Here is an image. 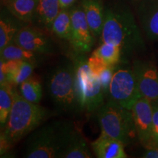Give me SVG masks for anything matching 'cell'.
I'll return each instance as SVG.
<instances>
[{
	"mask_svg": "<svg viewBox=\"0 0 158 158\" xmlns=\"http://www.w3.org/2000/svg\"><path fill=\"white\" fill-rule=\"evenodd\" d=\"M82 8L91 31L95 38H100L103 27L106 8L102 0H82Z\"/></svg>",
	"mask_w": 158,
	"mask_h": 158,
	"instance_id": "5bb4252c",
	"label": "cell"
},
{
	"mask_svg": "<svg viewBox=\"0 0 158 158\" xmlns=\"http://www.w3.org/2000/svg\"><path fill=\"white\" fill-rule=\"evenodd\" d=\"M92 157L88 144L81 134L74 130L62 158H91Z\"/></svg>",
	"mask_w": 158,
	"mask_h": 158,
	"instance_id": "ac0fdd59",
	"label": "cell"
},
{
	"mask_svg": "<svg viewBox=\"0 0 158 158\" xmlns=\"http://www.w3.org/2000/svg\"><path fill=\"white\" fill-rule=\"evenodd\" d=\"M131 111L137 138L144 147H149L151 144L153 118L152 101L141 96L134 103Z\"/></svg>",
	"mask_w": 158,
	"mask_h": 158,
	"instance_id": "9c48e42d",
	"label": "cell"
},
{
	"mask_svg": "<svg viewBox=\"0 0 158 158\" xmlns=\"http://www.w3.org/2000/svg\"><path fill=\"white\" fill-rule=\"evenodd\" d=\"M47 87L51 100L59 109L69 112L80 108L76 94L73 64L64 63L54 68L48 77Z\"/></svg>",
	"mask_w": 158,
	"mask_h": 158,
	"instance_id": "5b68a950",
	"label": "cell"
},
{
	"mask_svg": "<svg viewBox=\"0 0 158 158\" xmlns=\"http://www.w3.org/2000/svg\"><path fill=\"white\" fill-rule=\"evenodd\" d=\"M140 23L147 37L158 40V0H143L138 8Z\"/></svg>",
	"mask_w": 158,
	"mask_h": 158,
	"instance_id": "7c38bea8",
	"label": "cell"
},
{
	"mask_svg": "<svg viewBox=\"0 0 158 158\" xmlns=\"http://www.w3.org/2000/svg\"><path fill=\"white\" fill-rule=\"evenodd\" d=\"M116 66H112L110 65L108 68H106L105 70L102 71L101 73L99 76V79H100V83H101V86L105 94V96L108 95V92H109L110 84L111 81L112 77H113L114 70H115Z\"/></svg>",
	"mask_w": 158,
	"mask_h": 158,
	"instance_id": "484cf974",
	"label": "cell"
},
{
	"mask_svg": "<svg viewBox=\"0 0 158 158\" xmlns=\"http://www.w3.org/2000/svg\"><path fill=\"white\" fill-rule=\"evenodd\" d=\"M98 110L101 133L122 141L124 145L137 137L131 110L110 100Z\"/></svg>",
	"mask_w": 158,
	"mask_h": 158,
	"instance_id": "277c9868",
	"label": "cell"
},
{
	"mask_svg": "<svg viewBox=\"0 0 158 158\" xmlns=\"http://www.w3.org/2000/svg\"><path fill=\"white\" fill-rule=\"evenodd\" d=\"M60 10L59 0H38L33 21L40 28L51 31L53 22Z\"/></svg>",
	"mask_w": 158,
	"mask_h": 158,
	"instance_id": "9a60e30c",
	"label": "cell"
},
{
	"mask_svg": "<svg viewBox=\"0 0 158 158\" xmlns=\"http://www.w3.org/2000/svg\"><path fill=\"white\" fill-rule=\"evenodd\" d=\"M152 103L153 106V118L151 144L149 147H158V100L152 102Z\"/></svg>",
	"mask_w": 158,
	"mask_h": 158,
	"instance_id": "4316f807",
	"label": "cell"
},
{
	"mask_svg": "<svg viewBox=\"0 0 158 158\" xmlns=\"http://www.w3.org/2000/svg\"><path fill=\"white\" fill-rule=\"evenodd\" d=\"M94 155L98 158H126L124 144L116 138L101 133L91 143Z\"/></svg>",
	"mask_w": 158,
	"mask_h": 158,
	"instance_id": "4fadbf2b",
	"label": "cell"
},
{
	"mask_svg": "<svg viewBox=\"0 0 158 158\" xmlns=\"http://www.w3.org/2000/svg\"><path fill=\"white\" fill-rule=\"evenodd\" d=\"M53 114L46 108L23 98L13 90V104L1 133V152L30 134Z\"/></svg>",
	"mask_w": 158,
	"mask_h": 158,
	"instance_id": "7a4b0ae2",
	"label": "cell"
},
{
	"mask_svg": "<svg viewBox=\"0 0 158 158\" xmlns=\"http://www.w3.org/2000/svg\"><path fill=\"white\" fill-rule=\"evenodd\" d=\"M101 43L118 46L122 56L144 49V42L129 8L121 5L106 7Z\"/></svg>",
	"mask_w": 158,
	"mask_h": 158,
	"instance_id": "6da1fadb",
	"label": "cell"
},
{
	"mask_svg": "<svg viewBox=\"0 0 158 158\" xmlns=\"http://www.w3.org/2000/svg\"><path fill=\"white\" fill-rule=\"evenodd\" d=\"M24 23L19 21L5 7L2 9L0 15V50L13 42L15 35Z\"/></svg>",
	"mask_w": 158,
	"mask_h": 158,
	"instance_id": "2e32d148",
	"label": "cell"
},
{
	"mask_svg": "<svg viewBox=\"0 0 158 158\" xmlns=\"http://www.w3.org/2000/svg\"><path fill=\"white\" fill-rule=\"evenodd\" d=\"M75 128L70 122L54 121L32 131L26 142L23 157L62 158Z\"/></svg>",
	"mask_w": 158,
	"mask_h": 158,
	"instance_id": "3957f363",
	"label": "cell"
},
{
	"mask_svg": "<svg viewBox=\"0 0 158 158\" xmlns=\"http://www.w3.org/2000/svg\"><path fill=\"white\" fill-rule=\"evenodd\" d=\"M93 53L103 59L108 65L112 66L119 64L122 57V50L119 47L106 43H102Z\"/></svg>",
	"mask_w": 158,
	"mask_h": 158,
	"instance_id": "603a6c76",
	"label": "cell"
},
{
	"mask_svg": "<svg viewBox=\"0 0 158 158\" xmlns=\"http://www.w3.org/2000/svg\"><path fill=\"white\" fill-rule=\"evenodd\" d=\"M70 15L72 21L70 45L78 54L90 52L96 38L91 31L81 5L70 8Z\"/></svg>",
	"mask_w": 158,
	"mask_h": 158,
	"instance_id": "ba28073f",
	"label": "cell"
},
{
	"mask_svg": "<svg viewBox=\"0 0 158 158\" xmlns=\"http://www.w3.org/2000/svg\"><path fill=\"white\" fill-rule=\"evenodd\" d=\"M142 157L144 158H158V147L146 148Z\"/></svg>",
	"mask_w": 158,
	"mask_h": 158,
	"instance_id": "83f0119b",
	"label": "cell"
},
{
	"mask_svg": "<svg viewBox=\"0 0 158 158\" xmlns=\"http://www.w3.org/2000/svg\"><path fill=\"white\" fill-rule=\"evenodd\" d=\"M109 100L131 110L141 93L133 68L116 65L110 84Z\"/></svg>",
	"mask_w": 158,
	"mask_h": 158,
	"instance_id": "52a82bcc",
	"label": "cell"
},
{
	"mask_svg": "<svg viewBox=\"0 0 158 158\" xmlns=\"http://www.w3.org/2000/svg\"><path fill=\"white\" fill-rule=\"evenodd\" d=\"M19 92L23 98L28 101L39 104L43 96L40 81L38 78L31 75L29 78L20 84Z\"/></svg>",
	"mask_w": 158,
	"mask_h": 158,
	"instance_id": "44dd1931",
	"label": "cell"
},
{
	"mask_svg": "<svg viewBox=\"0 0 158 158\" xmlns=\"http://www.w3.org/2000/svg\"><path fill=\"white\" fill-rule=\"evenodd\" d=\"M5 7L12 15L27 23L33 21L38 0H3Z\"/></svg>",
	"mask_w": 158,
	"mask_h": 158,
	"instance_id": "e0dca14e",
	"label": "cell"
},
{
	"mask_svg": "<svg viewBox=\"0 0 158 158\" xmlns=\"http://www.w3.org/2000/svg\"><path fill=\"white\" fill-rule=\"evenodd\" d=\"M73 65L79 106L89 112H93L98 110L104 101L105 94L100 79L91 72L88 59L83 54L77 53Z\"/></svg>",
	"mask_w": 158,
	"mask_h": 158,
	"instance_id": "8992f818",
	"label": "cell"
},
{
	"mask_svg": "<svg viewBox=\"0 0 158 158\" xmlns=\"http://www.w3.org/2000/svg\"><path fill=\"white\" fill-rule=\"evenodd\" d=\"M77 0H59L61 9H70L74 5Z\"/></svg>",
	"mask_w": 158,
	"mask_h": 158,
	"instance_id": "f1b7e54d",
	"label": "cell"
},
{
	"mask_svg": "<svg viewBox=\"0 0 158 158\" xmlns=\"http://www.w3.org/2000/svg\"><path fill=\"white\" fill-rule=\"evenodd\" d=\"M37 54L26 50L13 42L10 43L0 50V59L2 60H22L37 62Z\"/></svg>",
	"mask_w": 158,
	"mask_h": 158,
	"instance_id": "ffe728a7",
	"label": "cell"
},
{
	"mask_svg": "<svg viewBox=\"0 0 158 158\" xmlns=\"http://www.w3.org/2000/svg\"><path fill=\"white\" fill-rule=\"evenodd\" d=\"M13 85L8 84L0 86V125L5 127L13 104Z\"/></svg>",
	"mask_w": 158,
	"mask_h": 158,
	"instance_id": "7402d4cb",
	"label": "cell"
},
{
	"mask_svg": "<svg viewBox=\"0 0 158 158\" xmlns=\"http://www.w3.org/2000/svg\"><path fill=\"white\" fill-rule=\"evenodd\" d=\"M36 67V63L29 61H21V64L14 72L7 76L9 84L20 85L32 75L33 70Z\"/></svg>",
	"mask_w": 158,
	"mask_h": 158,
	"instance_id": "cb8c5ba5",
	"label": "cell"
},
{
	"mask_svg": "<svg viewBox=\"0 0 158 158\" xmlns=\"http://www.w3.org/2000/svg\"><path fill=\"white\" fill-rule=\"evenodd\" d=\"M133 69L140 93L150 101L158 100V70L149 61L135 60Z\"/></svg>",
	"mask_w": 158,
	"mask_h": 158,
	"instance_id": "30bf717a",
	"label": "cell"
},
{
	"mask_svg": "<svg viewBox=\"0 0 158 158\" xmlns=\"http://www.w3.org/2000/svg\"><path fill=\"white\" fill-rule=\"evenodd\" d=\"M13 41L26 50L37 54H50L53 51L51 39L39 29L29 26L21 27Z\"/></svg>",
	"mask_w": 158,
	"mask_h": 158,
	"instance_id": "8fae6325",
	"label": "cell"
},
{
	"mask_svg": "<svg viewBox=\"0 0 158 158\" xmlns=\"http://www.w3.org/2000/svg\"><path fill=\"white\" fill-rule=\"evenodd\" d=\"M51 31L59 38L70 42L72 40V21L70 8L61 9L53 22Z\"/></svg>",
	"mask_w": 158,
	"mask_h": 158,
	"instance_id": "d6986e66",
	"label": "cell"
},
{
	"mask_svg": "<svg viewBox=\"0 0 158 158\" xmlns=\"http://www.w3.org/2000/svg\"><path fill=\"white\" fill-rule=\"evenodd\" d=\"M88 64L91 72L94 76L98 77L100 76V74L105 69L110 66V65H108L104 62L103 59L100 58V56L94 54V53H92V56L88 59Z\"/></svg>",
	"mask_w": 158,
	"mask_h": 158,
	"instance_id": "d4e9b609",
	"label": "cell"
}]
</instances>
